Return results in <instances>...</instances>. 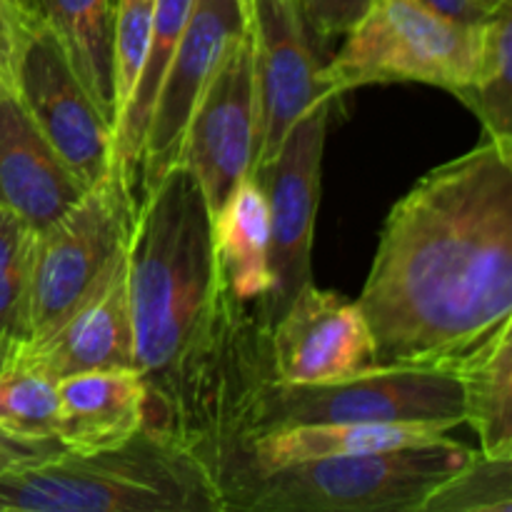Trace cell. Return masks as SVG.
<instances>
[{"label": "cell", "mask_w": 512, "mask_h": 512, "mask_svg": "<svg viewBox=\"0 0 512 512\" xmlns=\"http://www.w3.org/2000/svg\"><path fill=\"white\" fill-rule=\"evenodd\" d=\"M358 305L378 365L453 368L512 318V145L485 138L393 205Z\"/></svg>", "instance_id": "cell-1"}, {"label": "cell", "mask_w": 512, "mask_h": 512, "mask_svg": "<svg viewBox=\"0 0 512 512\" xmlns=\"http://www.w3.org/2000/svg\"><path fill=\"white\" fill-rule=\"evenodd\" d=\"M135 370L145 418L168 403L210 343L228 290L220 283L213 218L183 163L143 190L125 248Z\"/></svg>", "instance_id": "cell-2"}, {"label": "cell", "mask_w": 512, "mask_h": 512, "mask_svg": "<svg viewBox=\"0 0 512 512\" xmlns=\"http://www.w3.org/2000/svg\"><path fill=\"white\" fill-rule=\"evenodd\" d=\"M210 465L188 445L140 428L123 445L63 450L0 473V512H223Z\"/></svg>", "instance_id": "cell-3"}, {"label": "cell", "mask_w": 512, "mask_h": 512, "mask_svg": "<svg viewBox=\"0 0 512 512\" xmlns=\"http://www.w3.org/2000/svg\"><path fill=\"white\" fill-rule=\"evenodd\" d=\"M475 450L448 435L378 453L338 455L275 470H240L220 483L228 510L420 512L428 495Z\"/></svg>", "instance_id": "cell-4"}, {"label": "cell", "mask_w": 512, "mask_h": 512, "mask_svg": "<svg viewBox=\"0 0 512 512\" xmlns=\"http://www.w3.org/2000/svg\"><path fill=\"white\" fill-rule=\"evenodd\" d=\"M478 48L480 20L458 23L423 0H368L338 53L320 65V93L335 100L383 83H425L453 93L473 80Z\"/></svg>", "instance_id": "cell-5"}, {"label": "cell", "mask_w": 512, "mask_h": 512, "mask_svg": "<svg viewBox=\"0 0 512 512\" xmlns=\"http://www.w3.org/2000/svg\"><path fill=\"white\" fill-rule=\"evenodd\" d=\"M318 423H463V395L453 368L375 365L318 385L265 380L238 420V448L260 433ZM235 455V453H233Z\"/></svg>", "instance_id": "cell-6"}, {"label": "cell", "mask_w": 512, "mask_h": 512, "mask_svg": "<svg viewBox=\"0 0 512 512\" xmlns=\"http://www.w3.org/2000/svg\"><path fill=\"white\" fill-rule=\"evenodd\" d=\"M133 180L113 165L73 208L40 233L28 343L58 328L123 258L138 205Z\"/></svg>", "instance_id": "cell-7"}, {"label": "cell", "mask_w": 512, "mask_h": 512, "mask_svg": "<svg viewBox=\"0 0 512 512\" xmlns=\"http://www.w3.org/2000/svg\"><path fill=\"white\" fill-rule=\"evenodd\" d=\"M333 98L305 110L285 133L278 153L253 178L263 188L270 215V288L260 305L263 323H275L285 305L313 280V238L323 178V150Z\"/></svg>", "instance_id": "cell-8"}, {"label": "cell", "mask_w": 512, "mask_h": 512, "mask_svg": "<svg viewBox=\"0 0 512 512\" xmlns=\"http://www.w3.org/2000/svg\"><path fill=\"white\" fill-rule=\"evenodd\" d=\"M258 148V93L250 28L240 33L200 95L175 163L198 180L210 215L253 173Z\"/></svg>", "instance_id": "cell-9"}, {"label": "cell", "mask_w": 512, "mask_h": 512, "mask_svg": "<svg viewBox=\"0 0 512 512\" xmlns=\"http://www.w3.org/2000/svg\"><path fill=\"white\" fill-rule=\"evenodd\" d=\"M15 93L88 188L113 168V123L90 98L60 40L45 25H38L25 45Z\"/></svg>", "instance_id": "cell-10"}, {"label": "cell", "mask_w": 512, "mask_h": 512, "mask_svg": "<svg viewBox=\"0 0 512 512\" xmlns=\"http://www.w3.org/2000/svg\"><path fill=\"white\" fill-rule=\"evenodd\" d=\"M273 380L318 385L375 368V340L358 300L310 280L268 330Z\"/></svg>", "instance_id": "cell-11"}, {"label": "cell", "mask_w": 512, "mask_h": 512, "mask_svg": "<svg viewBox=\"0 0 512 512\" xmlns=\"http://www.w3.org/2000/svg\"><path fill=\"white\" fill-rule=\"evenodd\" d=\"M248 25L240 0H195L163 75L140 153V183L153 188L178 160L185 128L218 65Z\"/></svg>", "instance_id": "cell-12"}, {"label": "cell", "mask_w": 512, "mask_h": 512, "mask_svg": "<svg viewBox=\"0 0 512 512\" xmlns=\"http://www.w3.org/2000/svg\"><path fill=\"white\" fill-rule=\"evenodd\" d=\"M245 15L258 93V148L250 173L255 175L278 153L290 125L323 100V93L298 0H250Z\"/></svg>", "instance_id": "cell-13"}, {"label": "cell", "mask_w": 512, "mask_h": 512, "mask_svg": "<svg viewBox=\"0 0 512 512\" xmlns=\"http://www.w3.org/2000/svg\"><path fill=\"white\" fill-rule=\"evenodd\" d=\"M13 358L40 370L55 383L88 370H135L125 253L108 278L58 328L50 330L45 338L18 345Z\"/></svg>", "instance_id": "cell-14"}, {"label": "cell", "mask_w": 512, "mask_h": 512, "mask_svg": "<svg viewBox=\"0 0 512 512\" xmlns=\"http://www.w3.org/2000/svg\"><path fill=\"white\" fill-rule=\"evenodd\" d=\"M88 185L48 143L18 93L0 98V208L43 233Z\"/></svg>", "instance_id": "cell-15"}, {"label": "cell", "mask_w": 512, "mask_h": 512, "mask_svg": "<svg viewBox=\"0 0 512 512\" xmlns=\"http://www.w3.org/2000/svg\"><path fill=\"white\" fill-rule=\"evenodd\" d=\"M143 423L145 385L135 370H88L58 380L55 438L68 450L115 448Z\"/></svg>", "instance_id": "cell-16"}, {"label": "cell", "mask_w": 512, "mask_h": 512, "mask_svg": "<svg viewBox=\"0 0 512 512\" xmlns=\"http://www.w3.org/2000/svg\"><path fill=\"white\" fill-rule=\"evenodd\" d=\"M213 245L223 288L258 310L270 288V215L253 175L240 180L213 215Z\"/></svg>", "instance_id": "cell-17"}, {"label": "cell", "mask_w": 512, "mask_h": 512, "mask_svg": "<svg viewBox=\"0 0 512 512\" xmlns=\"http://www.w3.org/2000/svg\"><path fill=\"white\" fill-rule=\"evenodd\" d=\"M35 23L63 45L75 75L113 123V15L110 0H23Z\"/></svg>", "instance_id": "cell-18"}, {"label": "cell", "mask_w": 512, "mask_h": 512, "mask_svg": "<svg viewBox=\"0 0 512 512\" xmlns=\"http://www.w3.org/2000/svg\"><path fill=\"white\" fill-rule=\"evenodd\" d=\"M463 395V423L478 433L480 453L512 458V318L453 363Z\"/></svg>", "instance_id": "cell-19"}, {"label": "cell", "mask_w": 512, "mask_h": 512, "mask_svg": "<svg viewBox=\"0 0 512 512\" xmlns=\"http://www.w3.org/2000/svg\"><path fill=\"white\" fill-rule=\"evenodd\" d=\"M193 3L195 0H155L153 3V23H150V40L148 50H145L143 70H140L138 83H135L123 113L113 123V165L123 168L133 178L140 165V153H143V140L148 133L155 95H158L165 70L173 60L175 48L183 38Z\"/></svg>", "instance_id": "cell-20"}, {"label": "cell", "mask_w": 512, "mask_h": 512, "mask_svg": "<svg viewBox=\"0 0 512 512\" xmlns=\"http://www.w3.org/2000/svg\"><path fill=\"white\" fill-rule=\"evenodd\" d=\"M512 0H505L480 20V48L473 80L453 90L480 118L485 138L512 145Z\"/></svg>", "instance_id": "cell-21"}, {"label": "cell", "mask_w": 512, "mask_h": 512, "mask_svg": "<svg viewBox=\"0 0 512 512\" xmlns=\"http://www.w3.org/2000/svg\"><path fill=\"white\" fill-rule=\"evenodd\" d=\"M40 233L20 215L0 208V338L28 343L33 270Z\"/></svg>", "instance_id": "cell-22"}, {"label": "cell", "mask_w": 512, "mask_h": 512, "mask_svg": "<svg viewBox=\"0 0 512 512\" xmlns=\"http://www.w3.org/2000/svg\"><path fill=\"white\" fill-rule=\"evenodd\" d=\"M420 512H512V458L478 450L428 495Z\"/></svg>", "instance_id": "cell-23"}, {"label": "cell", "mask_w": 512, "mask_h": 512, "mask_svg": "<svg viewBox=\"0 0 512 512\" xmlns=\"http://www.w3.org/2000/svg\"><path fill=\"white\" fill-rule=\"evenodd\" d=\"M0 428L30 438H55L58 383L30 365L10 360L0 370Z\"/></svg>", "instance_id": "cell-24"}, {"label": "cell", "mask_w": 512, "mask_h": 512, "mask_svg": "<svg viewBox=\"0 0 512 512\" xmlns=\"http://www.w3.org/2000/svg\"><path fill=\"white\" fill-rule=\"evenodd\" d=\"M155 0H118L113 15V95L115 115L123 113L130 93L145 63V50L150 40Z\"/></svg>", "instance_id": "cell-25"}, {"label": "cell", "mask_w": 512, "mask_h": 512, "mask_svg": "<svg viewBox=\"0 0 512 512\" xmlns=\"http://www.w3.org/2000/svg\"><path fill=\"white\" fill-rule=\"evenodd\" d=\"M35 28L23 0H0V98L18 90L20 60Z\"/></svg>", "instance_id": "cell-26"}, {"label": "cell", "mask_w": 512, "mask_h": 512, "mask_svg": "<svg viewBox=\"0 0 512 512\" xmlns=\"http://www.w3.org/2000/svg\"><path fill=\"white\" fill-rule=\"evenodd\" d=\"M305 28L320 43L343 38L345 30L358 20L368 0H298Z\"/></svg>", "instance_id": "cell-27"}, {"label": "cell", "mask_w": 512, "mask_h": 512, "mask_svg": "<svg viewBox=\"0 0 512 512\" xmlns=\"http://www.w3.org/2000/svg\"><path fill=\"white\" fill-rule=\"evenodd\" d=\"M63 450L68 448L58 438H30V435H18L13 430L0 428V473L43 463Z\"/></svg>", "instance_id": "cell-28"}, {"label": "cell", "mask_w": 512, "mask_h": 512, "mask_svg": "<svg viewBox=\"0 0 512 512\" xmlns=\"http://www.w3.org/2000/svg\"><path fill=\"white\" fill-rule=\"evenodd\" d=\"M430 8H435L438 13H443L445 18L458 20V23L473 25L478 20H483L488 15V10H483V5L478 0H423Z\"/></svg>", "instance_id": "cell-29"}, {"label": "cell", "mask_w": 512, "mask_h": 512, "mask_svg": "<svg viewBox=\"0 0 512 512\" xmlns=\"http://www.w3.org/2000/svg\"><path fill=\"white\" fill-rule=\"evenodd\" d=\"M15 348H18V345H13V343H8V340L0 338V370H3L10 360H13Z\"/></svg>", "instance_id": "cell-30"}, {"label": "cell", "mask_w": 512, "mask_h": 512, "mask_svg": "<svg viewBox=\"0 0 512 512\" xmlns=\"http://www.w3.org/2000/svg\"><path fill=\"white\" fill-rule=\"evenodd\" d=\"M478 3L483 5V10H488V13H490V10H495L500 3H505V0H478Z\"/></svg>", "instance_id": "cell-31"}, {"label": "cell", "mask_w": 512, "mask_h": 512, "mask_svg": "<svg viewBox=\"0 0 512 512\" xmlns=\"http://www.w3.org/2000/svg\"><path fill=\"white\" fill-rule=\"evenodd\" d=\"M240 3H243V8H248V3H250V0H240Z\"/></svg>", "instance_id": "cell-32"}, {"label": "cell", "mask_w": 512, "mask_h": 512, "mask_svg": "<svg viewBox=\"0 0 512 512\" xmlns=\"http://www.w3.org/2000/svg\"><path fill=\"white\" fill-rule=\"evenodd\" d=\"M110 3H113V8H115V3H118V0H110Z\"/></svg>", "instance_id": "cell-33"}]
</instances>
